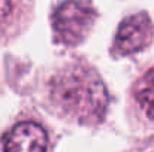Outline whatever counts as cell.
<instances>
[{
    "mask_svg": "<svg viewBox=\"0 0 154 152\" xmlns=\"http://www.w3.org/2000/svg\"><path fill=\"white\" fill-rule=\"evenodd\" d=\"M50 97L60 115L81 124H97L106 113L108 91L96 70L82 63H72L54 76Z\"/></svg>",
    "mask_w": 154,
    "mask_h": 152,
    "instance_id": "6da1fadb",
    "label": "cell"
},
{
    "mask_svg": "<svg viewBox=\"0 0 154 152\" xmlns=\"http://www.w3.org/2000/svg\"><path fill=\"white\" fill-rule=\"evenodd\" d=\"M154 27L153 22L145 12H139L127 16L121 21L112 51L117 55H130L135 52L145 49L153 40Z\"/></svg>",
    "mask_w": 154,
    "mask_h": 152,
    "instance_id": "3957f363",
    "label": "cell"
},
{
    "mask_svg": "<svg viewBox=\"0 0 154 152\" xmlns=\"http://www.w3.org/2000/svg\"><path fill=\"white\" fill-rule=\"evenodd\" d=\"M133 97L139 107L154 118V69L148 70L133 87Z\"/></svg>",
    "mask_w": 154,
    "mask_h": 152,
    "instance_id": "5b68a950",
    "label": "cell"
},
{
    "mask_svg": "<svg viewBox=\"0 0 154 152\" xmlns=\"http://www.w3.org/2000/svg\"><path fill=\"white\" fill-rule=\"evenodd\" d=\"M48 133L35 121L15 124L3 137V152H48Z\"/></svg>",
    "mask_w": 154,
    "mask_h": 152,
    "instance_id": "277c9868",
    "label": "cell"
},
{
    "mask_svg": "<svg viewBox=\"0 0 154 152\" xmlns=\"http://www.w3.org/2000/svg\"><path fill=\"white\" fill-rule=\"evenodd\" d=\"M96 19V9L91 3H61L52 13V28L57 40L64 45H76L84 40Z\"/></svg>",
    "mask_w": 154,
    "mask_h": 152,
    "instance_id": "7a4b0ae2",
    "label": "cell"
}]
</instances>
